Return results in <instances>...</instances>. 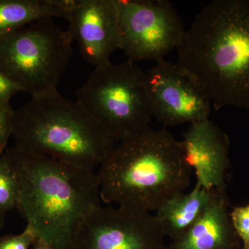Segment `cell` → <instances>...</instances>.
<instances>
[{"label": "cell", "mask_w": 249, "mask_h": 249, "mask_svg": "<svg viewBox=\"0 0 249 249\" xmlns=\"http://www.w3.org/2000/svg\"><path fill=\"white\" fill-rule=\"evenodd\" d=\"M176 65L214 110L249 109V1L214 0L185 31Z\"/></svg>", "instance_id": "cell-1"}, {"label": "cell", "mask_w": 249, "mask_h": 249, "mask_svg": "<svg viewBox=\"0 0 249 249\" xmlns=\"http://www.w3.org/2000/svg\"><path fill=\"white\" fill-rule=\"evenodd\" d=\"M3 156L19 183L18 211L37 240L54 249H75L80 224L101 206L97 174L15 147Z\"/></svg>", "instance_id": "cell-2"}, {"label": "cell", "mask_w": 249, "mask_h": 249, "mask_svg": "<svg viewBox=\"0 0 249 249\" xmlns=\"http://www.w3.org/2000/svg\"><path fill=\"white\" fill-rule=\"evenodd\" d=\"M191 173L179 141L151 128L115 145L96 173L101 201L141 213L184 193Z\"/></svg>", "instance_id": "cell-3"}, {"label": "cell", "mask_w": 249, "mask_h": 249, "mask_svg": "<svg viewBox=\"0 0 249 249\" xmlns=\"http://www.w3.org/2000/svg\"><path fill=\"white\" fill-rule=\"evenodd\" d=\"M12 137L21 151L93 170L116 145L78 101L57 89L32 96L15 110Z\"/></svg>", "instance_id": "cell-4"}, {"label": "cell", "mask_w": 249, "mask_h": 249, "mask_svg": "<svg viewBox=\"0 0 249 249\" xmlns=\"http://www.w3.org/2000/svg\"><path fill=\"white\" fill-rule=\"evenodd\" d=\"M77 100L115 142L150 128L152 111L145 73L134 62L94 67L77 90Z\"/></svg>", "instance_id": "cell-5"}, {"label": "cell", "mask_w": 249, "mask_h": 249, "mask_svg": "<svg viewBox=\"0 0 249 249\" xmlns=\"http://www.w3.org/2000/svg\"><path fill=\"white\" fill-rule=\"evenodd\" d=\"M73 42L53 19L33 23L0 37V73L31 97L56 89Z\"/></svg>", "instance_id": "cell-6"}, {"label": "cell", "mask_w": 249, "mask_h": 249, "mask_svg": "<svg viewBox=\"0 0 249 249\" xmlns=\"http://www.w3.org/2000/svg\"><path fill=\"white\" fill-rule=\"evenodd\" d=\"M119 27L120 49L133 62L163 60L186 31L167 0H120Z\"/></svg>", "instance_id": "cell-7"}, {"label": "cell", "mask_w": 249, "mask_h": 249, "mask_svg": "<svg viewBox=\"0 0 249 249\" xmlns=\"http://www.w3.org/2000/svg\"><path fill=\"white\" fill-rule=\"evenodd\" d=\"M155 215L98 206L80 224L75 249H166Z\"/></svg>", "instance_id": "cell-8"}, {"label": "cell", "mask_w": 249, "mask_h": 249, "mask_svg": "<svg viewBox=\"0 0 249 249\" xmlns=\"http://www.w3.org/2000/svg\"><path fill=\"white\" fill-rule=\"evenodd\" d=\"M145 78L152 115L164 127L209 119V98L176 64L157 61Z\"/></svg>", "instance_id": "cell-9"}, {"label": "cell", "mask_w": 249, "mask_h": 249, "mask_svg": "<svg viewBox=\"0 0 249 249\" xmlns=\"http://www.w3.org/2000/svg\"><path fill=\"white\" fill-rule=\"evenodd\" d=\"M120 0H69L64 18L82 58L94 67L120 49Z\"/></svg>", "instance_id": "cell-10"}, {"label": "cell", "mask_w": 249, "mask_h": 249, "mask_svg": "<svg viewBox=\"0 0 249 249\" xmlns=\"http://www.w3.org/2000/svg\"><path fill=\"white\" fill-rule=\"evenodd\" d=\"M183 157L195 170L196 184L208 191H224L231 166L229 137L210 119L190 124L179 141Z\"/></svg>", "instance_id": "cell-11"}, {"label": "cell", "mask_w": 249, "mask_h": 249, "mask_svg": "<svg viewBox=\"0 0 249 249\" xmlns=\"http://www.w3.org/2000/svg\"><path fill=\"white\" fill-rule=\"evenodd\" d=\"M230 212L226 190L214 191L204 213L166 249H243Z\"/></svg>", "instance_id": "cell-12"}, {"label": "cell", "mask_w": 249, "mask_h": 249, "mask_svg": "<svg viewBox=\"0 0 249 249\" xmlns=\"http://www.w3.org/2000/svg\"><path fill=\"white\" fill-rule=\"evenodd\" d=\"M214 191L196 184L188 193L178 195L166 201L154 214L165 237L178 240L204 213Z\"/></svg>", "instance_id": "cell-13"}, {"label": "cell", "mask_w": 249, "mask_h": 249, "mask_svg": "<svg viewBox=\"0 0 249 249\" xmlns=\"http://www.w3.org/2000/svg\"><path fill=\"white\" fill-rule=\"evenodd\" d=\"M69 0H0V37L44 19L63 18Z\"/></svg>", "instance_id": "cell-14"}, {"label": "cell", "mask_w": 249, "mask_h": 249, "mask_svg": "<svg viewBox=\"0 0 249 249\" xmlns=\"http://www.w3.org/2000/svg\"><path fill=\"white\" fill-rule=\"evenodd\" d=\"M19 183L17 177L4 156L0 157V212L17 209Z\"/></svg>", "instance_id": "cell-15"}, {"label": "cell", "mask_w": 249, "mask_h": 249, "mask_svg": "<svg viewBox=\"0 0 249 249\" xmlns=\"http://www.w3.org/2000/svg\"><path fill=\"white\" fill-rule=\"evenodd\" d=\"M230 215L242 249H249V204L234 208Z\"/></svg>", "instance_id": "cell-16"}, {"label": "cell", "mask_w": 249, "mask_h": 249, "mask_svg": "<svg viewBox=\"0 0 249 249\" xmlns=\"http://www.w3.org/2000/svg\"><path fill=\"white\" fill-rule=\"evenodd\" d=\"M37 240L32 228L26 226L24 231L17 235H6L0 237V249H29Z\"/></svg>", "instance_id": "cell-17"}, {"label": "cell", "mask_w": 249, "mask_h": 249, "mask_svg": "<svg viewBox=\"0 0 249 249\" xmlns=\"http://www.w3.org/2000/svg\"><path fill=\"white\" fill-rule=\"evenodd\" d=\"M15 110L10 104H0V155L12 137Z\"/></svg>", "instance_id": "cell-18"}, {"label": "cell", "mask_w": 249, "mask_h": 249, "mask_svg": "<svg viewBox=\"0 0 249 249\" xmlns=\"http://www.w3.org/2000/svg\"><path fill=\"white\" fill-rule=\"evenodd\" d=\"M19 92H22L20 88L0 73V104H10L13 96Z\"/></svg>", "instance_id": "cell-19"}, {"label": "cell", "mask_w": 249, "mask_h": 249, "mask_svg": "<svg viewBox=\"0 0 249 249\" xmlns=\"http://www.w3.org/2000/svg\"><path fill=\"white\" fill-rule=\"evenodd\" d=\"M32 247V249H54L45 242L38 240L36 241Z\"/></svg>", "instance_id": "cell-20"}, {"label": "cell", "mask_w": 249, "mask_h": 249, "mask_svg": "<svg viewBox=\"0 0 249 249\" xmlns=\"http://www.w3.org/2000/svg\"><path fill=\"white\" fill-rule=\"evenodd\" d=\"M5 214L0 212V230L4 227Z\"/></svg>", "instance_id": "cell-21"}]
</instances>
